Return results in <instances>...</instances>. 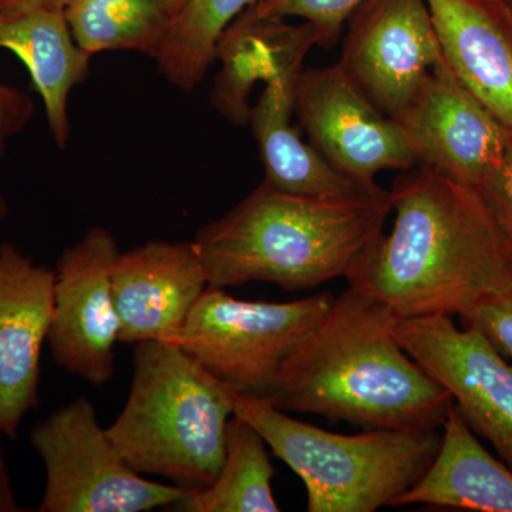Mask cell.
<instances>
[{
  "label": "cell",
  "mask_w": 512,
  "mask_h": 512,
  "mask_svg": "<svg viewBox=\"0 0 512 512\" xmlns=\"http://www.w3.org/2000/svg\"><path fill=\"white\" fill-rule=\"evenodd\" d=\"M392 232L367 248L348 284L399 318L463 316L512 286V244L476 188L433 168L399 175L389 190Z\"/></svg>",
  "instance_id": "cell-1"
},
{
  "label": "cell",
  "mask_w": 512,
  "mask_h": 512,
  "mask_svg": "<svg viewBox=\"0 0 512 512\" xmlns=\"http://www.w3.org/2000/svg\"><path fill=\"white\" fill-rule=\"evenodd\" d=\"M399 316L356 286L285 360L264 399L363 430L439 429L453 403L396 338Z\"/></svg>",
  "instance_id": "cell-2"
},
{
  "label": "cell",
  "mask_w": 512,
  "mask_h": 512,
  "mask_svg": "<svg viewBox=\"0 0 512 512\" xmlns=\"http://www.w3.org/2000/svg\"><path fill=\"white\" fill-rule=\"evenodd\" d=\"M392 212L389 190L312 197L262 183L194 242L210 288L269 282L305 291L348 279Z\"/></svg>",
  "instance_id": "cell-3"
},
{
  "label": "cell",
  "mask_w": 512,
  "mask_h": 512,
  "mask_svg": "<svg viewBox=\"0 0 512 512\" xmlns=\"http://www.w3.org/2000/svg\"><path fill=\"white\" fill-rule=\"evenodd\" d=\"M130 394L106 433L141 476L202 490L220 474L238 394L168 340L134 349Z\"/></svg>",
  "instance_id": "cell-4"
},
{
  "label": "cell",
  "mask_w": 512,
  "mask_h": 512,
  "mask_svg": "<svg viewBox=\"0 0 512 512\" xmlns=\"http://www.w3.org/2000/svg\"><path fill=\"white\" fill-rule=\"evenodd\" d=\"M234 414L301 478L309 512L392 507L429 470L441 443L439 429L332 433L293 419L264 397L238 394Z\"/></svg>",
  "instance_id": "cell-5"
},
{
  "label": "cell",
  "mask_w": 512,
  "mask_h": 512,
  "mask_svg": "<svg viewBox=\"0 0 512 512\" xmlns=\"http://www.w3.org/2000/svg\"><path fill=\"white\" fill-rule=\"evenodd\" d=\"M330 293L291 302L242 301L208 288L168 342L232 392L265 397L285 360L332 306Z\"/></svg>",
  "instance_id": "cell-6"
},
{
  "label": "cell",
  "mask_w": 512,
  "mask_h": 512,
  "mask_svg": "<svg viewBox=\"0 0 512 512\" xmlns=\"http://www.w3.org/2000/svg\"><path fill=\"white\" fill-rule=\"evenodd\" d=\"M30 444L46 471L39 512L170 511L194 491L147 480L128 467L86 397L36 424Z\"/></svg>",
  "instance_id": "cell-7"
},
{
  "label": "cell",
  "mask_w": 512,
  "mask_h": 512,
  "mask_svg": "<svg viewBox=\"0 0 512 512\" xmlns=\"http://www.w3.org/2000/svg\"><path fill=\"white\" fill-rule=\"evenodd\" d=\"M402 348L447 390L477 436L490 441L512 470V360L480 329L453 316L399 318Z\"/></svg>",
  "instance_id": "cell-8"
},
{
  "label": "cell",
  "mask_w": 512,
  "mask_h": 512,
  "mask_svg": "<svg viewBox=\"0 0 512 512\" xmlns=\"http://www.w3.org/2000/svg\"><path fill=\"white\" fill-rule=\"evenodd\" d=\"M318 45L311 25L274 23L266 37L264 92L249 113V124L259 147L266 183L291 194L346 197L379 188L340 174L318 151L299 137L291 124L295 113V86L303 59Z\"/></svg>",
  "instance_id": "cell-9"
},
{
  "label": "cell",
  "mask_w": 512,
  "mask_h": 512,
  "mask_svg": "<svg viewBox=\"0 0 512 512\" xmlns=\"http://www.w3.org/2000/svg\"><path fill=\"white\" fill-rule=\"evenodd\" d=\"M119 255L113 234L93 228L64 249L55 269L50 352L62 369L94 386L116 372L120 319L111 274Z\"/></svg>",
  "instance_id": "cell-10"
},
{
  "label": "cell",
  "mask_w": 512,
  "mask_h": 512,
  "mask_svg": "<svg viewBox=\"0 0 512 512\" xmlns=\"http://www.w3.org/2000/svg\"><path fill=\"white\" fill-rule=\"evenodd\" d=\"M293 104L311 146L357 183L375 184L380 171L417 164L399 124L367 99L339 63L302 70Z\"/></svg>",
  "instance_id": "cell-11"
},
{
  "label": "cell",
  "mask_w": 512,
  "mask_h": 512,
  "mask_svg": "<svg viewBox=\"0 0 512 512\" xmlns=\"http://www.w3.org/2000/svg\"><path fill=\"white\" fill-rule=\"evenodd\" d=\"M392 119L417 164L477 191L500 165L510 136V128L468 92L444 59Z\"/></svg>",
  "instance_id": "cell-12"
},
{
  "label": "cell",
  "mask_w": 512,
  "mask_h": 512,
  "mask_svg": "<svg viewBox=\"0 0 512 512\" xmlns=\"http://www.w3.org/2000/svg\"><path fill=\"white\" fill-rule=\"evenodd\" d=\"M443 59L427 0H365L349 19L339 64L393 117Z\"/></svg>",
  "instance_id": "cell-13"
},
{
  "label": "cell",
  "mask_w": 512,
  "mask_h": 512,
  "mask_svg": "<svg viewBox=\"0 0 512 512\" xmlns=\"http://www.w3.org/2000/svg\"><path fill=\"white\" fill-rule=\"evenodd\" d=\"M55 269L0 244V434L16 439L39 404L40 356L53 318Z\"/></svg>",
  "instance_id": "cell-14"
},
{
  "label": "cell",
  "mask_w": 512,
  "mask_h": 512,
  "mask_svg": "<svg viewBox=\"0 0 512 512\" xmlns=\"http://www.w3.org/2000/svg\"><path fill=\"white\" fill-rule=\"evenodd\" d=\"M120 342L171 340L210 288L194 241H153L120 254L111 274Z\"/></svg>",
  "instance_id": "cell-15"
},
{
  "label": "cell",
  "mask_w": 512,
  "mask_h": 512,
  "mask_svg": "<svg viewBox=\"0 0 512 512\" xmlns=\"http://www.w3.org/2000/svg\"><path fill=\"white\" fill-rule=\"evenodd\" d=\"M444 60L512 130V15L504 0H427Z\"/></svg>",
  "instance_id": "cell-16"
},
{
  "label": "cell",
  "mask_w": 512,
  "mask_h": 512,
  "mask_svg": "<svg viewBox=\"0 0 512 512\" xmlns=\"http://www.w3.org/2000/svg\"><path fill=\"white\" fill-rule=\"evenodd\" d=\"M0 49L25 64L45 106L53 140L64 150L72 133L70 93L89 76L93 57L74 40L64 6L0 13Z\"/></svg>",
  "instance_id": "cell-17"
},
{
  "label": "cell",
  "mask_w": 512,
  "mask_h": 512,
  "mask_svg": "<svg viewBox=\"0 0 512 512\" xmlns=\"http://www.w3.org/2000/svg\"><path fill=\"white\" fill-rule=\"evenodd\" d=\"M441 443L424 476L392 507L430 505L476 512H512V470L485 450L458 412L448 407Z\"/></svg>",
  "instance_id": "cell-18"
},
{
  "label": "cell",
  "mask_w": 512,
  "mask_h": 512,
  "mask_svg": "<svg viewBox=\"0 0 512 512\" xmlns=\"http://www.w3.org/2000/svg\"><path fill=\"white\" fill-rule=\"evenodd\" d=\"M265 440L254 426L238 416L229 419L224 464L214 483L192 491L170 511L278 512L272 491L275 468Z\"/></svg>",
  "instance_id": "cell-19"
},
{
  "label": "cell",
  "mask_w": 512,
  "mask_h": 512,
  "mask_svg": "<svg viewBox=\"0 0 512 512\" xmlns=\"http://www.w3.org/2000/svg\"><path fill=\"white\" fill-rule=\"evenodd\" d=\"M67 23L89 55L134 50L157 55L173 16L163 0H66Z\"/></svg>",
  "instance_id": "cell-20"
},
{
  "label": "cell",
  "mask_w": 512,
  "mask_h": 512,
  "mask_svg": "<svg viewBox=\"0 0 512 512\" xmlns=\"http://www.w3.org/2000/svg\"><path fill=\"white\" fill-rule=\"evenodd\" d=\"M254 2L185 0L154 56L160 73L178 89H195L217 59V46L225 30Z\"/></svg>",
  "instance_id": "cell-21"
},
{
  "label": "cell",
  "mask_w": 512,
  "mask_h": 512,
  "mask_svg": "<svg viewBox=\"0 0 512 512\" xmlns=\"http://www.w3.org/2000/svg\"><path fill=\"white\" fill-rule=\"evenodd\" d=\"M365 0H255L242 16L254 20H305L318 45L330 49L339 42L343 26Z\"/></svg>",
  "instance_id": "cell-22"
},
{
  "label": "cell",
  "mask_w": 512,
  "mask_h": 512,
  "mask_svg": "<svg viewBox=\"0 0 512 512\" xmlns=\"http://www.w3.org/2000/svg\"><path fill=\"white\" fill-rule=\"evenodd\" d=\"M461 325L480 329L503 355L512 360V286L460 316Z\"/></svg>",
  "instance_id": "cell-23"
},
{
  "label": "cell",
  "mask_w": 512,
  "mask_h": 512,
  "mask_svg": "<svg viewBox=\"0 0 512 512\" xmlns=\"http://www.w3.org/2000/svg\"><path fill=\"white\" fill-rule=\"evenodd\" d=\"M495 222L512 244V130L503 160L493 174L478 188Z\"/></svg>",
  "instance_id": "cell-24"
},
{
  "label": "cell",
  "mask_w": 512,
  "mask_h": 512,
  "mask_svg": "<svg viewBox=\"0 0 512 512\" xmlns=\"http://www.w3.org/2000/svg\"><path fill=\"white\" fill-rule=\"evenodd\" d=\"M35 113L32 97L18 87L0 83V157L5 154L10 138L18 136L28 126ZM9 215V204L0 191V222Z\"/></svg>",
  "instance_id": "cell-25"
},
{
  "label": "cell",
  "mask_w": 512,
  "mask_h": 512,
  "mask_svg": "<svg viewBox=\"0 0 512 512\" xmlns=\"http://www.w3.org/2000/svg\"><path fill=\"white\" fill-rule=\"evenodd\" d=\"M2 436V434H0ZM22 508L19 507L16 501L15 493H13L12 480L6 464L5 454H3L2 441H0V512H19Z\"/></svg>",
  "instance_id": "cell-26"
},
{
  "label": "cell",
  "mask_w": 512,
  "mask_h": 512,
  "mask_svg": "<svg viewBox=\"0 0 512 512\" xmlns=\"http://www.w3.org/2000/svg\"><path fill=\"white\" fill-rule=\"evenodd\" d=\"M66 0H0V13L18 12L37 6H64Z\"/></svg>",
  "instance_id": "cell-27"
},
{
  "label": "cell",
  "mask_w": 512,
  "mask_h": 512,
  "mask_svg": "<svg viewBox=\"0 0 512 512\" xmlns=\"http://www.w3.org/2000/svg\"><path fill=\"white\" fill-rule=\"evenodd\" d=\"M163 3L165 8H167L168 12L171 13V16H173L174 19V16L178 13V10L183 8L185 0H163Z\"/></svg>",
  "instance_id": "cell-28"
},
{
  "label": "cell",
  "mask_w": 512,
  "mask_h": 512,
  "mask_svg": "<svg viewBox=\"0 0 512 512\" xmlns=\"http://www.w3.org/2000/svg\"><path fill=\"white\" fill-rule=\"evenodd\" d=\"M505 5H507L508 10H510L512 15V0H504Z\"/></svg>",
  "instance_id": "cell-29"
}]
</instances>
